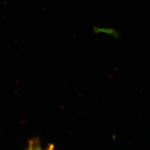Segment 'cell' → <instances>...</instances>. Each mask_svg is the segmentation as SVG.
<instances>
[{"label":"cell","mask_w":150,"mask_h":150,"mask_svg":"<svg viewBox=\"0 0 150 150\" xmlns=\"http://www.w3.org/2000/svg\"><path fill=\"white\" fill-rule=\"evenodd\" d=\"M54 146L53 144H50L47 148L44 149L41 147L39 140L32 139L30 141L29 146L28 150H53Z\"/></svg>","instance_id":"cell-1"}]
</instances>
